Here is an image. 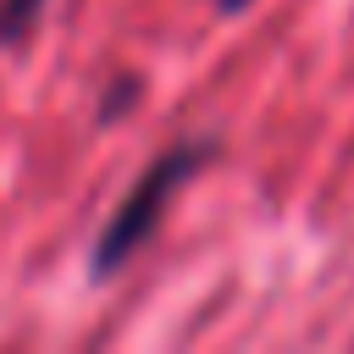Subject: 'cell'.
Segmentation results:
<instances>
[{
    "label": "cell",
    "instance_id": "cell-1",
    "mask_svg": "<svg viewBox=\"0 0 354 354\" xmlns=\"http://www.w3.org/2000/svg\"><path fill=\"white\" fill-rule=\"evenodd\" d=\"M205 160H210V144H177V149L155 155V160L144 166V177H133V188L122 194V205L111 210V221H105L100 238H94V271H100V277H111L116 266L133 260V249L155 232L166 199H171V194L183 188V177L199 171Z\"/></svg>",
    "mask_w": 354,
    "mask_h": 354
},
{
    "label": "cell",
    "instance_id": "cell-2",
    "mask_svg": "<svg viewBox=\"0 0 354 354\" xmlns=\"http://www.w3.org/2000/svg\"><path fill=\"white\" fill-rule=\"evenodd\" d=\"M39 11H44V0H0V44H17Z\"/></svg>",
    "mask_w": 354,
    "mask_h": 354
},
{
    "label": "cell",
    "instance_id": "cell-3",
    "mask_svg": "<svg viewBox=\"0 0 354 354\" xmlns=\"http://www.w3.org/2000/svg\"><path fill=\"white\" fill-rule=\"evenodd\" d=\"M216 6H221V11H243L249 0H216Z\"/></svg>",
    "mask_w": 354,
    "mask_h": 354
}]
</instances>
